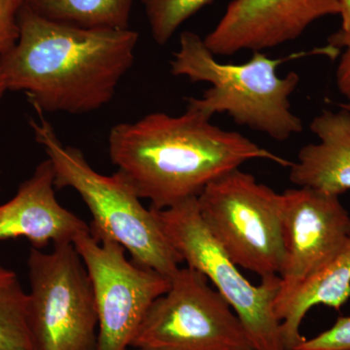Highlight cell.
<instances>
[{
  "mask_svg": "<svg viewBox=\"0 0 350 350\" xmlns=\"http://www.w3.org/2000/svg\"><path fill=\"white\" fill-rule=\"evenodd\" d=\"M18 19L19 39L0 57L7 91L24 92L43 114H84L112 100L135 62L137 32L63 24L27 2Z\"/></svg>",
  "mask_w": 350,
  "mask_h": 350,
  "instance_id": "6da1fadb",
  "label": "cell"
},
{
  "mask_svg": "<svg viewBox=\"0 0 350 350\" xmlns=\"http://www.w3.org/2000/svg\"><path fill=\"white\" fill-rule=\"evenodd\" d=\"M211 117L187 107L172 116L150 113L135 122L117 124L108 135L113 165L126 175L140 199L165 209L199 197L211 182L251 160L291 162L236 131L211 123Z\"/></svg>",
  "mask_w": 350,
  "mask_h": 350,
  "instance_id": "7a4b0ae2",
  "label": "cell"
},
{
  "mask_svg": "<svg viewBox=\"0 0 350 350\" xmlns=\"http://www.w3.org/2000/svg\"><path fill=\"white\" fill-rule=\"evenodd\" d=\"M305 54L271 59L262 52H253L246 63L223 64L208 50L204 39L194 32L183 31L179 49L170 62V72L211 85L202 98H187V107L211 118L217 113H227L239 126L285 142L303 131L301 120L292 111L290 103L300 76L291 71L280 77L276 69Z\"/></svg>",
  "mask_w": 350,
  "mask_h": 350,
  "instance_id": "3957f363",
  "label": "cell"
},
{
  "mask_svg": "<svg viewBox=\"0 0 350 350\" xmlns=\"http://www.w3.org/2000/svg\"><path fill=\"white\" fill-rule=\"evenodd\" d=\"M36 111L38 118L31 119L29 125L52 163L55 185L73 189L84 200L93 217L92 236L116 241L133 262L172 278L183 261L126 175L120 170L98 174L80 149L64 144L43 113Z\"/></svg>",
  "mask_w": 350,
  "mask_h": 350,
  "instance_id": "277c9868",
  "label": "cell"
},
{
  "mask_svg": "<svg viewBox=\"0 0 350 350\" xmlns=\"http://www.w3.org/2000/svg\"><path fill=\"white\" fill-rule=\"evenodd\" d=\"M151 211L182 261L206 276L231 306L245 329L253 350H287L275 312L280 275L262 278L259 285H253L244 278L202 222L197 198L169 208L151 207Z\"/></svg>",
  "mask_w": 350,
  "mask_h": 350,
  "instance_id": "5b68a950",
  "label": "cell"
},
{
  "mask_svg": "<svg viewBox=\"0 0 350 350\" xmlns=\"http://www.w3.org/2000/svg\"><path fill=\"white\" fill-rule=\"evenodd\" d=\"M197 200L206 229L237 266L261 278L280 275L282 194L237 169L208 184Z\"/></svg>",
  "mask_w": 350,
  "mask_h": 350,
  "instance_id": "8992f818",
  "label": "cell"
},
{
  "mask_svg": "<svg viewBox=\"0 0 350 350\" xmlns=\"http://www.w3.org/2000/svg\"><path fill=\"white\" fill-rule=\"evenodd\" d=\"M27 325L33 350H96L98 319L93 285L75 244L52 252L31 247Z\"/></svg>",
  "mask_w": 350,
  "mask_h": 350,
  "instance_id": "52a82bcc",
  "label": "cell"
},
{
  "mask_svg": "<svg viewBox=\"0 0 350 350\" xmlns=\"http://www.w3.org/2000/svg\"><path fill=\"white\" fill-rule=\"evenodd\" d=\"M131 349L253 350L231 306L200 271L179 268L145 314Z\"/></svg>",
  "mask_w": 350,
  "mask_h": 350,
  "instance_id": "ba28073f",
  "label": "cell"
},
{
  "mask_svg": "<svg viewBox=\"0 0 350 350\" xmlns=\"http://www.w3.org/2000/svg\"><path fill=\"white\" fill-rule=\"evenodd\" d=\"M93 285L98 332L96 350H129L152 304L169 290L170 278L126 257L112 239L91 231L73 241Z\"/></svg>",
  "mask_w": 350,
  "mask_h": 350,
  "instance_id": "9c48e42d",
  "label": "cell"
},
{
  "mask_svg": "<svg viewBox=\"0 0 350 350\" xmlns=\"http://www.w3.org/2000/svg\"><path fill=\"white\" fill-rule=\"evenodd\" d=\"M282 236L284 255L276 317L297 290L349 243L350 215L338 196L289 189L282 193Z\"/></svg>",
  "mask_w": 350,
  "mask_h": 350,
  "instance_id": "30bf717a",
  "label": "cell"
},
{
  "mask_svg": "<svg viewBox=\"0 0 350 350\" xmlns=\"http://www.w3.org/2000/svg\"><path fill=\"white\" fill-rule=\"evenodd\" d=\"M338 12V0H232L204 41L215 57L261 52L296 40L315 21Z\"/></svg>",
  "mask_w": 350,
  "mask_h": 350,
  "instance_id": "8fae6325",
  "label": "cell"
},
{
  "mask_svg": "<svg viewBox=\"0 0 350 350\" xmlns=\"http://www.w3.org/2000/svg\"><path fill=\"white\" fill-rule=\"evenodd\" d=\"M55 175L49 159L39 163L17 193L0 204V241L25 238L42 250L50 243H71L90 226L64 208L55 193Z\"/></svg>",
  "mask_w": 350,
  "mask_h": 350,
  "instance_id": "7c38bea8",
  "label": "cell"
},
{
  "mask_svg": "<svg viewBox=\"0 0 350 350\" xmlns=\"http://www.w3.org/2000/svg\"><path fill=\"white\" fill-rule=\"evenodd\" d=\"M340 108L313 118L310 129L319 142L304 146L290 165L294 185L338 197L350 190V111Z\"/></svg>",
  "mask_w": 350,
  "mask_h": 350,
  "instance_id": "4fadbf2b",
  "label": "cell"
},
{
  "mask_svg": "<svg viewBox=\"0 0 350 350\" xmlns=\"http://www.w3.org/2000/svg\"><path fill=\"white\" fill-rule=\"evenodd\" d=\"M350 299V241L340 254L317 271L278 313L283 342L295 350L305 338L301 325L310 308L325 306L340 310Z\"/></svg>",
  "mask_w": 350,
  "mask_h": 350,
  "instance_id": "5bb4252c",
  "label": "cell"
},
{
  "mask_svg": "<svg viewBox=\"0 0 350 350\" xmlns=\"http://www.w3.org/2000/svg\"><path fill=\"white\" fill-rule=\"evenodd\" d=\"M47 19L83 29H128L133 0H27Z\"/></svg>",
  "mask_w": 350,
  "mask_h": 350,
  "instance_id": "9a60e30c",
  "label": "cell"
},
{
  "mask_svg": "<svg viewBox=\"0 0 350 350\" xmlns=\"http://www.w3.org/2000/svg\"><path fill=\"white\" fill-rule=\"evenodd\" d=\"M29 293L11 269L0 265V350H33L27 325Z\"/></svg>",
  "mask_w": 350,
  "mask_h": 350,
  "instance_id": "2e32d148",
  "label": "cell"
},
{
  "mask_svg": "<svg viewBox=\"0 0 350 350\" xmlns=\"http://www.w3.org/2000/svg\"><path fill=\"white\" fill-rule=\"evenodd\" d=\"M213 0H140L148 20L152 38L165 46L186 21Z\"/></svg>",
  "mask_w": 350,
  "mask_h": 350,
  "instance_id": "e0dca14e",
  "label": "cell"
},
{
  "mask_svg": "<svg viewBox=\"0 0 350 350\" xmlns=\"http://www.w3.org/2000/svg\"><path fill=\"white\" fill-rule=\"evenodd\" d=\"M295 350H350V317H338L330 329L305 338Z\"/></svg>",
  "mask_w": 350,
  "mask_h": 350,
  "instance_id": "ac0fdd59",
  "label": "cell"
},
{
  "mask_svg": "<svg viewBox=\"0 0 350 350\" xmlns=\"http://www.w3.org/2000/svg\"><path fill=\"white\" fill-rule=\"evenodd\" d=\"M27 0H0V57L9 52L20 36L19 11Z\"/></svg>",
  "mask_w": 350,
  "mask_h": 350,
  "instance_id": "d6986e66",
  "label": "cell"
},
{
  "mask_svg": "<svg viewBox=\"0 0 350 350\" xmlns=\"http://www.w3.org/2000/svg\"><path fill=\"white\" fill-rule=\"evenodd\" d=\"M344 47L345 51L338 62L336 82L342 96L350 103V40L345 41L338 45V49Z\"/></svg>",
  "mask_w": 350,
  "mask_h": 350,
  "instance_id": "ffe728a7",
  "label": "cell"
},
{
  "mask_svg": "<svg viewBox=\"0 0 350 350\" xmlns=\"http://www.w3.org/2000/svg\"><path fill=\"white\" fill-rule=\"evenodd\" d=\"M338 15L342 18V27L330 38V45L338 47L340 44L350 40V0H338Z\"/></svg>",
  "mask_w": 350,
  "mask_h": 350,
  "instance_id": "44dd1931",
  "label": "cell"
},
{
  "mask_svg": "<svg viewBox=\"0 0 350 350\" xmlns=\"http://www.w3.org/2000/svg\"><path fill=\"white\" fill-rule=\"evenodd\" d=\"M7 92L5 82H4L3 77H2L1 71H0V100L3 98L4 94Z\"/></svg>",
  "mask_w": 350,
  "mask_h": 350,
  "instance_id": "7402d4cb",
  "label": "cell"
},
{
  "mask_svg": "<svg viewBox=\"0 0 350 350\" xmlns=\"http://www.w3.org/2000/svg\"><path fill=\"white\" fill-rule=\"evenodd\" d=\"M340 107L345 108V109L349 110L350 111V103H342V105H340Z\"/></svg>",
  "mask_w": 350,
  "mask_h": 350,
  "instance_id": "603a6c76",
  "label": "cell"
},
{
  "mask_svg": "<svg viewBox=\"0 0 350 350\" xmlns=\"http://www.w3.org/2000/svg\"><path fill=\"white\" fill-rule=\"evenodd\" d=\"M0 177H1V170H0ZM0 192H1V186H0Z\"/></svg>",
  "mask_w": 350,
  "mask_h": 350,
  "instance_id": "cb8c5ba5",
  "label": "cell"
},
{
  "mask_svg": "<svg viewBox=\"0 0 350 350\" xmlns=\"http://www.w3.org/2000/svg\"><path fill=\"white\" fill-rule=\"evenodd\" d=\"M129 350H140V349H130Z\"/></svg>",
  "mask_w": 350,
  "mask_h": 350,
  "instance_id": "d4e9b609",
  "label": "cell"
}]
</instances>
